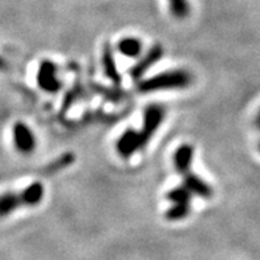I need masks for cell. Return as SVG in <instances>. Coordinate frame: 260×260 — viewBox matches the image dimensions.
I'll list each match as a JSON object with an SVG mask.
<instances>
[{
  "label": "cell",
  "instance_id": "obj_2",
  "mask_svg": "<svg viewBox=\"0 0 260 260\" xmlns=\"http://www.w3.org/2000/svg\"><path fill=\"white\" fill-rule=\"evenodd\" d=\"M166 198L173 202V206L166 211L165 216L169 220H181L188 215L191 205V194L186 190L183 186L182 187H175L166 194Z\"/></svg>",
  "mask_w": 260,
  "mask_h": 260
},
{
  "label": "cell",
  "instance_id": "obj_5",
  "mask_svg": "<svg viewBox=\"0 0 260 260\" xmlns=\"http://www.w3.org/2000/svg\"><path fill=\"white\" fill-rule=\"evenodd\" d=\"M14 142L16 149L23 154H29L35 150L36 140L32 133V130L25 125L24 122H16L12 129Z\"/></svg>",
  "mask_w": 260,
  "mask_h": 260
},
{
  "label": "cell",
  "instance_id": "obj_1",
  "mask_svg": "<svg viewBox=\"0 0 260 260\" xmlns=\"http://www.w3.org/2000/svg\"><path fill=\"white\" fill-rule=\"evenodd\" d=\"M192 81V76L183 69L170 71V72L159 73L150 79L141 81L138 84V90L141 93L158 92V90L185 89Z\"/></svg>",
  "mask_w": 260,
  "mask_h": 260
},
{
  "label": "cell",
  "instance_id": "obj_12",
  "mask_svg": "<svg viewBox=\"0 0 260 260\" xmlns=\"http://www.w3.org/2000/svg\"><path fill=\"white\" fill-rule=\"evenodd\" d=\"M23 199H24V205L28 207H34L38 206L41 202V199L44 197V186L41 185L40 182H35L32 185L28 186L21 191Z\"/></svg>",
  "mask_w": 260,
  "mask_h": 260
},
{
  "label": "cell",
  "instance_id": "obj_4",
  "mask_svg": "<svg viewBox=\"0 0 260 260\" xmlns=\"http://www.w3.org/2000/svg\"><path fill=\"white\" fill-rule=\"evenodd\" d=\"M57 67L55 62L44 60L41 61L38 72V84L41 89L49 93H56L61 88V82L57 79Z\"/></svg>",
  "mask_w": 260,
  "mask_h": 260
},
{
  "label": "cell",
  "instance_id": "obj_6",
  "mask_svg": "<svg viewBox=\"0 0 260 260\" xmlns=\"http://www.w3.org/2000/svg\"><path fill=\"white\" fill-rule=\"evenodd\" d=\"M162 55H164V48H162L161 45L159 44L153 45V47L149 49V52H147L146 55L141 58L140 61H138L137 64L134 65L133 68L129 71L132 79L136 80V81L140 80L141 77H142V76H144L145 73H146L147 71H149V69L155 64V62L161 60Z\"/></svg>",
  "mask_w": 260,
  "mask_h": 260
},
{
  "label": "cell",
  "instance_id": "obj_10",
  "mask_svg": "<svg viewBox=\"0 0 260 260\" xmlns=\"http://www.w3.org/2000/svg\"><path fill=\"white\" fill-rule=\"evenodd\" d=\"M103 68H104V72H105L106 77H108L110 81L113 82L117 88H120L122 79H121L120 73H118V71H117L116 61H114V57H113V51H112V48H110L109 44H106L105 47H104Z\"/></svg>",
  "mask_w": 260,
  "mask_h": 260
},
{
  "label": "cell",
  "instance_id": "obj_3",
  "mask_svg": "<svg viewBox=\"0 0 260 260\" xmlns=\"http://www.w3.org/2000/svg\"><path fill=\"white\" fill-rule=\"evenodd\" d=\"M165 118V109L162 105H149L145 110L144 114V126L142 130L138 132V142L140 147L146 146L149 141L154 136V133L158 130L159 125L162 123Z\"/></svg>",
  "mask_w": 260,
  "mask_h": 260
},
{
  "label": "cell",
  "instance_id": "obj_13",
  "mask_svg": "<svg viewBox=\"0 0 260 260\" xmlns=\"http://www.w3.org/2000/svg\"><path fill=\"white\" fill-rule=\"evenodd\" d=\"M118 51L120 53H122L123 56H126V57H137L138 55L142 51V44H141V41L138 39L134 38H126L122 39V40L118 43Z\"/></svg>",
  "mask_w": 260,
  "mask_h": 260
},
{
  "label": "cell",
  "instance_id": "obj_14",
  "mask_svg": "<svg viewBox=\"0 0 260 260\" xmlns=\"http://www.w3.org/2000/svg\"><path fill=\"white\" fill-rule=\"evenodd\" d=\"M171 15L177 19H185L190 14V3L188 0H169Z\"/></svg>",
  "mask_w": 260,
  "mask_h": 260
},
{
  "label": "cell",
  "instance_id": "obj_11",
  "mask_svg": "<svg viewBox=\"0 0 260 260\" xmlns=\"http://www.w3.org/2000/svg\"><path fill=\"white\" fill-rule=\"evenodd\" d=\"M192 155H194V147L188 144L181 145L177 149V151H175L174 166L181 175L190 170V168H191Z\"/></svg>",
  "mask_w": 260,
  "mask_h": 260
},
{
  "label": "cell",
  "instance_id": "obj_8",
  "mask_svg": "<svg viewBox=\"0 0 260 260\" xmlns=\"http://www.w3.org/2000/svg\"><path fill=\"white\" fill-rule=\"evenodd\" d=\"M140 142H138V132L134 129H127L122 134L117 142V151L123 158H129L140 150Z\"/></svg>",
  "mask_w": 260,
  "mask_h": 260
},
{
  "label": "cell",
  "instance_id": "obj_15",
  "mask_svg": "<svg viewBox=\"0 0 260 260\" xmlns=\"http://www.w3.org/2000/svg\"><path fill=\"white\" fill-rule=\"evenodd\" d=\"M256 123H257V126L260 127V112H259V116H257V118H256Z\"/></svg>",
  "mask_w": 260,
  "mask_h": 260
},
{
  "label": "cell",
  "instance_id": "obj_9",
  "mask_svg": "<svg viewBox=\"0 0 260 260\" xmlns=\"http://www.w3.org/2000/svg\"><path fill=\"white\" fill-rule=\"evenodd\" d=\"M24 205V199L21 192L8 191L0 195V218L10 215L16 209H20Z\"/></svg>",
  "mask_w": 260,
  "mask_h": 260
},
{
  "label": "cell",
  "instance_id": "obj_7",
  "mask_svg": "<svg viewBox=\"0 0 260 260\" xmlns=\"http://www.w3.org/2000/svg\"><path fill=\"white\" fill-rule=\"evenodd\" d=\"M183 177V187L187 190L190 194L198 195L201 198L209 199L212 197V187L206 183L202 178H199L198 175L191 173V170L186 171L182 174Z\"/></svg>",
  "mask_w": 260,
  "mask_h": 260
},
{
  "label": "cell",
  "instance_id": "obj_16",
  "mask_svg": "<svg viewBox=\"0 0 260 260\" xmlns=\"http://www.w3.org/2000/svg\"><path fill=\"white\" fill-rule=\"evenodd\" d=\"M259 150H260V145H259Z\"/></svg>",
  "mask_w": 260,
  "mask_h": 260
}]
</instances>
